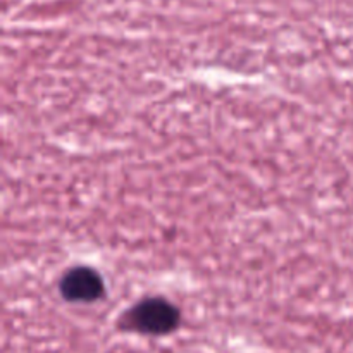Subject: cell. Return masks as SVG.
Returning a JSON list of instances; mask_svg holds the SVG:
<instances>
[{
    "label": "cell",
    "mask_w": 353,
    "mask_h": 353,
    "mask_svg": "<svg viewBox=\"0 0 353 353\" xmlns=\"http://www.w3.org/2000/svg\"><path fill=\"white\" fill-rule=\"evenodd\" d=\"M181 324V312L174 303L165 299H145L131 307L121 319L119 326L124 331L147 334V336H165L174 333Z\"/></svg>",
    "instance_id": "cell-1"
},
{
    "label": "cell",
    "mask_w": 353,
    "mask_h": 353,
    "mask_svg": "<svg viewBox=\"0 0 353 353\" xmlns=\"http://www.w3.org/2000/svg\"><path fill=\"white\" fill-rule=\"evenodd\" d=\"M61 295L64 300L72 303H92L97 302L105 293L102 276L90 268H74L64 274L61 279Z\"/></svg>",
    "instance_id": "cell-2"
}]
</instances>
